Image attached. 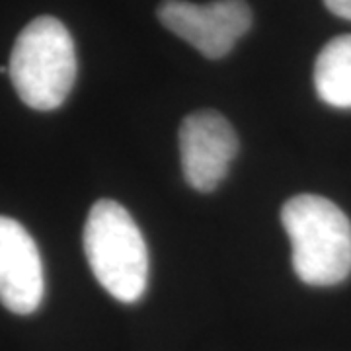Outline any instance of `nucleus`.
<instances>
[{
  "label": "nucleus",
  "instance_id": "obj_1",
  "mask_svg": "<svg viewBox=\"0 0 351 351\" xmlns=\"http://www.w3.org/2000/svg\"><path fill=\"white\" fill-rule=\"evenodd\" d=\"M291 240L293 269L314 287L338 285L351 274V223L336 203L320 195H297L281 209Z\"/></svg>",
  "mask_w": 351,
  "mask_h": 351
},
{
  "label": "nucleus",
  "instance_id": "obj_2",
  "mask_svg": "<svg viewBox=\"0 0 351 351\" xmlns=\"http://www.w3.org/2000/svg\"><path fill=\"white\" fill-rule=\"evenodd\" d=\"M84 252L98 279L113 299L135 302L147 291L149 250L133 217L117 201L100 199L84 225Z\"/></svg>",
  "mask_w": 351,
  "mask_h": 351
},
{
  "label": "nucleus",
  "instance_id": "obj_3",
  "mask_svg": "<svg viewBox=\"0 0 351 351\" xmlns=\"http://www.w3.org/2000/svg\"><path fill=\"white\" fill-rule=\"evenodd\" d=\"M8 75L25 106L49 112L59 108L76 78L75 41L53 16L25 25L14 43Z\"/></svg>",
  "mask_w": 351,
  "mask_h": 351
},
{
  "label": "nucleus",
  "instance_id": "obj_4",
  "mask_svg": "<svg viewBox=\"0 0 351 351\" xmlns=\"http://www.w3.org/2000/svg\"><path fill=\"white\" fill-rule=\"evenodd\" d=\"M158 20L207 59H221L250 29L252 10L246 0H215L209 4L164 0L158 6Z\"/></svg>",
  "mask_w": 351,
  "mask_h": 351
},
{
  "label": "nucleus",
  "instance_id": "obj_5",
  "mask_svg": "<svg viewBox=\"0 0 351 351\" xmlns=\"http://www.w3.org/2000/svg\"><path fill=\"white\" fill-rule=\"evenodd\" d=\"M239 152L232 125L215 110L188 115L180 127V158L184 178L197 191H213L228 174Z\"/></svg>",
  "mask_w": 351,
  "mask_h": 351
},
{
  "label": "nucleus",
  "instance_id": "obj_6",
  "mask_svg": "<svg viewBox=\"0 0 351 351\" xmlns=\"http://www.w3.org/2000/svg\"><path fill=\"white\" fill-rule=\"evenodd\" d=\"M43 263L24 226L0 217V302L16 314H32L43 299Z\"/></svg>",
  "mask_w": 351,
  "mask_h": 351
},
{
  "label": "nucleus",
  "instance_id": "obj_7",
  "mask_svg": "<svg viewBox=\"0 0 351 351\" xmlns=\"http://www.w3.org/2000/svg\"><path fill=\"white\" fill-rule=\"evenodd\" d=\"M314 86L332 108H351V34L328 41L316 57Z\"/></svg>",
  "mask_w": 351,
  "mask_h": 351
},
{
  "label": "nucleus",
  "instance_id": "obj_8",
  "mask_svg": "<svg viewBox=\"0 0 351 351\" xmlns=\"http://www.w3.org/2000/svg\"><path fill=\"white\" fill-rule=\"evenodd\" d=\"M326 8L343 20H351V0H324Z\"/></svg>",
  "mask_w": 351,
  "mask_h": 351
}]
</instances>
